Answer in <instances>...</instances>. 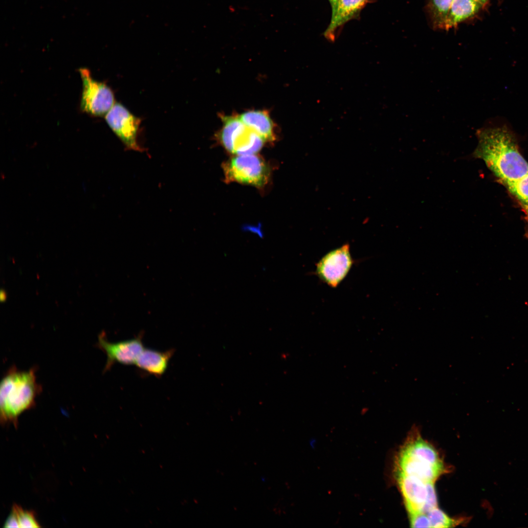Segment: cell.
Returning a JSON list of instances; mask_svg holds the SVG:
<instances>
[{"label": "cell", "instance_id": "6da1fadb", "mask_svg": "<svg viewBox=\"0 0 528 528\" xmlns=\"http://www.w3.org/2000/svg\"><path fill=\"white\" fill-rule=\"evenodd\" d=\"M473 156L483 160L504 186L528 173V162L519 151L512 132L506 127L483 130Z\"/></svg>", "mask_w": 528, "mask_h": 528}, {"label": "cell", "instance_id": "7a4b0ae2", "mask_svg": "<svg viewBox=\"0 0 528 528\" xmlns=\"http://www.w3.org/2000/svg\"><path fill=\"white\" fill-rule=\"evenodd\" d=\"M41 391L35 368L28 371L10 368L0 384L1 423L17 426L20 416L35 406Z\"/></svg>", "mask_w": 528, "mask_h": 528}, {"label": "cell", "instance_id": "3957f363", "mask_svg": "<svg viewBox=\"0 0 528 528\" xmlns=\"http://www.w3.org/2000/svg\"><path fill=\"white\" fill-rule=\"evenodd\" d=\"M489 0H428L427 9L433 27L449 30L475 15Z\"/></svg>", "mask_w": 528, "mask_h": 528}, {"label": "cell", "instance_id": "277c9868", "mask_svg": "<svg viewBox=\"0 0 528 528\" xmlns=\"http://www.w3.org/2000/svg\"><path fill=\"white\" fill-rule=\"evenodd\" d=\"M222 119L219 138L227 151L239 155L255 154L261 149L264 139L246 126L239 116H223Z\"/></svg>", "mask_w": 528, "mask_h": 528}, {"label": "cell", "instance_id": "5b68a950", "mask_svg": "<svg viewBox=\"0 0 528 528\" xmlns=\"http://www.w3.org/2000/svg\"><path fill=\"white\" fill-rule=\"evenodd\" d=\"M223 169L227 181L258 187L264 186L269 176L265 161L255 154L236 155L223 164Z\"/></svg>", "mask_w": 528, "mask_h": 528}, {"label": "cell", "instance_id": "8992f818", "mask_svg": "<svg viewBox=\"0 0 528 528\" xmlns=\"http://www.w3.org/2000/svg\"><path fill=\"white\" fill-rule=\"evenodd\" d=\"M356 263L346 243L325 254L316 263L313 272L321 282L336 288L347 276Z\"/></svg>", "mask_w": 528, "mask_h": 528}, {"label": "cell", "instance_id": "52a82bcc", "mask_svg": "<svg viewBox=\"0 0 528 528\" xmlns=\"http://www.w3.org/2000/svg\"><path fill=\"white\" fill-rule=\"evenodd\" d=\"M79 71L82 80L81 109L94 116L106 115L115 104L112 90L105 84L93 79L88 69L80 68Z\"/></svg>", "mask_w": 528, "mask_h": 528}, {"label": "cell", "instance_id": "ba28073f", "mask_svg": "<svg viewBox=\"0 0 528 528\" xmlns=\"http://www.w3.org/2000/svg\"><path fill=\"white\" fill-rule=\"evenodd\" d=\"M106 121L126 150L140 152L145 149L139 143L141 120L120 103H115L105 115Z\"/></svg>", "mask_w": 528, "mask_h": 528}, {"label": "cell", "instance_id": "9c48e42d", "mask_svg": "<svg viewBox=\"0 0 528 528\" xmlns=\"http://www.w3.org/2000/svg\"><path fill=\"white\" fill-rule=\"evenodd\" d=\"M142 335L129 340L111 342L106 338L105 333L98 336L97 346L107 355V361L103 372L110 370L116 363L124 365H134L141 352L144 349Z\"/></svg>", "mask_w": 528, "mask_h": 528}, {"label": "cell", "instance_id": "30bf717a", "mask_svg": "<svg viewBox=\"0 0 528 528\" xmlns=\"http://www.w3.org/2000/svg\"><path fill=\"white\" fill-rule=\"evenodd\" d=\"M397 482L409 515L423 512L426 496V482L399 471Z\"/></svg>", "mask_w": 528, "mask_h": 528}, {"label": "cell", "instance_id": "8fae6325", "mask_svg": "<svg viewBox=\"0 0 528 528\" xmlns=\"http://www.w3.org/2000/svg\"><path fill=\"white\" fill-rule=\"evenodd\" d=\"M398 471L418 478L424 482L434 481L441 474L443 466L434 465L401 451L398 459Z\"/></svg>", "mask_w": 528, "mask_h": 528}, {"label": "cell", "instance_id": "7c38bea8", "mask_svg": "<svg viewBox=\"0 0 528 528\" xmlns=\"http://www.w3.org/2000/svg\"><path fill=\"white\" fill-rule=\"evenodd\" d=\"M174 352V349L159 351L144 348L134 365L141 372L156 377H160L167 371Z\"/></svg>", "mask_w": 528, "mask_h": 528}, {"label": "cell", "instance_id": "4fadbf2b", "mask_svg": "<svg viewBox=\"0 0 528 528\" xmlns=\"http://www.w3.org/2000/svg\"><path fill=\"white\" fill-rule=\"evenodd\" d=\"M368 0H339L324 36L329 41L334 42L336 31L347 22L355 17L364 8Z\"/></svg>", "mask_w": 528, "mask_h": 528}, {"label": "cell", "instance_id": "5bb4252c", "mask_svg": "<svg viewBox=\"0 0 528 528\" xmlns=\"http://www.w3.org/2000/svg\"><path fill=\"white\" fill-rule=\"evenodd\" d=\"M414 430V433L401 449V452L430 464L443 466L438 453L428 442L424 440Z\"/></svg>", "mask_w": 528, "mask_h": 528}, {"label": "cell", "instance_id": "9a60e30c", "mask_svg": "<svg viewBox=\"0 0 528 528\" xmlns=\"http://www.w3.org/2000/svg\"><path fill=\"white\" fill-rule=\"evenodd\" d=\"M239 118L246 126L257 133L265 141L274 140V124L266 111H248L240 115Z\"/></svg>", "mask_w": 528, "mask_h": 528}, {"label": "cell", "instance_id": "2e32d148", "mask_svg": "<svg viewBox=\"0 0 528 528\" xmlns=\"http://www.w3.org/2000/svg\"><path fill=\"white\" fill-rule=\"evenodd\" d=\"M505 187L519 201L522 207L528 204V173L519 180Z\"/></svg>", "mask_w": 528, "mask_h": 528}, {"label": "cell", "instance_id": "e0dca14e", "mask_svg": "<svg viewBox=\"0 0 528 528\" xmlns=\"http://www.w3.org/2000/svg\"><path fill=\"white\" fill-rule=\"evenodd\" d=\"M431 528H444L453 527L455 520L452 519L437 507L427 513Z\"/></svg>", "mask_w": 528, "mask_h": 528}, {"label": "cell", "instance_id": "ac0fdd59", "mask_svg": "<svg viewBox=\"0 0 528 528\" xmlns=\"http://www.w3.org/2000/svg\"><path fill=\"white\" fill-rule=\"evenodd\" d=\"M12 508L16 512L20 528H35L41 527L32 511L24 510L16 504L14 505Z\"/></svg>", "mask_w": 528, "mask_h": 528}, {"label": "cell", "instance_id": "d6986e66", "mask_svg": "<svg viewBox=\"0 0 528 528\" xmlns=\"http://www.w3.org/2000/svg\"><path fill=\"white\" fill-rule=\"evenodd\" d=\"M426 496L423 508V512L427 513L431 510L437 507V500L434 482H426Z\"/></svg>", "mask_w": 528, "mask_h": 528}, {"label": "cell", "instance_id": "ffe728a7", "mask_svg": "<svg viewBox=\"0 0 528 528\" xmlns=\"http://www.w3.org/2000/svg\"><path fill=\"white\" fill-rule=\"evenodd\" d=\"M410 522L412 528H431L430 521L425 513L420 512L410 515Z\"/></svg>", "mask_w": 528, "mask_h": 528}, {"label": "cell", "instance_id": "44dd1931", "mask_svg": "<svg viewBox=\"0 0 528 528\" xmlns=\"http://www.w3.org/2000/svg\"><path fill=\"white\" fill-rule=\"evenodd\" d=\"M4 524V528H20L16 512L12 508Z\"/></svg>", "mask_w": 528, "mask_h": 528}, {"label": "cell", "instance_id": "7402d4cb", "mask_svg": "<svg viewBox=\"0 0 528 528\" xmlns=\"http://www.w3.org/2000/svg\"><path fill=\"white\" fill-rule=\"evenodd\" d=\"M7 298L6 293L4 290L1 289L0 292V300L1 302H5Z\"/></svg>", "mask_w": 528, "mask_h": 528}, {"label": "cell", "instance_id": "603a6c76", "mask_svg": "<svg viewBox=\"0 0 528 528\" xmlns=\"http://www.w3.org/2000/svg\"><path fill=\"white\" fill-rule=\"evenodd\" d=\"M526 215V220L528 223V204L522 207Z\"/></svg>", "mask_w": 528, "mask_h": 528}, {"label": "cell", "instance_id": "cb8c5ba5", "mask_svg": "<svg viewBox=\"0 0 528 528\" xmlns=\"http://www.w3.org/2000/svg\"><path fill=\"white\" fill-rule=\"evenodd\" d=\"M338 1H339V0H333V3L331 5V8H332V13H333L334 12V11H335V9L336 8V6H337Z\"/></svg>", "mask_w": 528, "mask_h": 528}, {"label": "cell", "instance_id": "d4e9b609", "mask_svg": "<svg viewBox=\"0 0 528 528\" xmlns=\"http://www.w3.org/2000/svg\"><path fill=\"white\" fill-rule=\"evenodd\" d=\"M329 0L330 2L331 5L332 4V3H333V0Z\"/></svg>", "mask_w": 528, "mask_h": 528}]
</instances>
